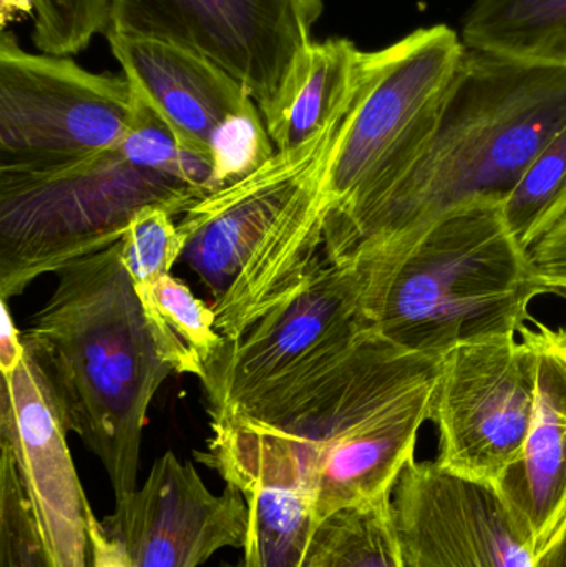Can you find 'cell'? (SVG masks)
<instances>
[{
    "instance_id": "obj_21",
    "label": "cell",
    "mask_w": 566,
    "mask_h": 567,
    "mask_svg": "<svg viewBox=\"0 0 566 567\" xmlns=\"http://www.w3.org/2000/svg\"><path fill=\"white\" fill-rule=\"evenodd\" d=\"M9 2H12L13 12L32 17V43L39 52L70 56L83 52L100 33H106L113 0Z\"/></svg>"
},
{
    "instance_id": "obj_9",
    "label": "cell",
    "mask_w": 566,
    "mask_h": 567,
    "mask_svg": "<svg viewBox=\"0 0 566 567\" xmlns=\"http://www.w3.org/2000/svg\"><path fill=\"white\" fill-rule=\"evenodd\" d=\"M405 567H535V551L491 483L412 460L391 496Z\"/></svg>"
},
{
    "instance_id": "obj_23",
    "label": "cell",
    "mask_w": 566,
    "mask_h": 567,
    "mask_svg": "<svg viewBox=\"0 0 566 567\" xmlns=\"http://www.w3.org/2000/svg\"><path fill=\"white\" fill-rule=\"evenodd\" d=\"M0 567H49L16 458L0 445Z\"/></svg>"
},
{
    "instance_id": "obj_24",
    "label": "cell",
    "mask_w": 566,
    "mask_h": 567,
    "mask_svg": "<svg viewBox=\"0 0 566 567\" xmlns=\"http://www.w3.org/2000/svg\"><path fill=\"white\" fill-rule=\"evenodd\" d=\"M531 258L552 293L566 289V216L531 249Z\"/></svg>"
},
{
    "instance_id": "obj_7",
    "label": "cell",
    "mask_w": 566,
    "mask_h": 567,
    "mask_svg": "<svg viewBox=\"0 0 566 567\" xmlns=\"http://www.w3.org/2000/svg\"><path fill=\"white\" fill-rule=\"evenodd\" d=\"M322 10V0H113L109 30L215 63L261 110L311 45Z\"/></svg>"
},
{
    "instance_id": "obj_14",
    "label": "cell",
    "mask_w": 566,
    "mask_h": 567,
    "mask_svg": "<svg viewBox=\"0 0 566 567\" xmlns=\"http://www.w3.org/2000/svg\"><path fill=\"white\" fill-rule=\"evenodd\" d=\"M105 35L123 75L186 152L212 163L226 135L263 118L248 90L215 63L169 43Z\"/></svg>"
},
{
    "instance_id": "obj_27",
    "label": "cell",
    "mask_w": 566,
    "mask_h": 567,
    "mask_svg": "<svg viewBox=\"0 0 566 567\" xmlns=\"http://www.w3.org/2000/svg\"><path fill=\"white\" fill-rule=\"evenodd\" d=\"M555 296L562 297V299L566 300V289H557L555 290Z\"/></svg>"
},
{
    "instance_id": "obj_3",
    "label": "cell",
    "mask_w": 566,
    "mask_h": 567,
    "mask_svg": "<svg viewBox=\"0 0 566 567\" xmlns=\"http://www.w3.org/2000/svg\"><path fill=\"white\" fill-rule=\"evenodd\" d=\"M56 278L22 332L23 346L49 379L66 430L100 460L120 502L138 488L146 415L173 369L146 322L120 243Z\"/></svg>"
},
{
    "instance_id": "obj_10",
    "label": "cell",
    "mask_w": 566,
    "mask_h": 567,
    "mask_svg": "<svg viewBox=\"0 0 566 567\" xmlns=\"http://www.w3.org/2000/svg\"><path fill=\"white\" fill-rule=\"evenodd\" d=\"M0 445L16 458L49 567H89V516L59 400L25 349L0 369Z\"/></svg>"
},
{
    "instance_id": "obj_25",
    "label": "cell",
    "mask_w": 566,
    "mask_h": 567,
    "mask_svg": "<svg viewBox=\"0 0 566 567\" xmlns=\"http://www.w3.org/2000/svg\"><path fill=\"white\" fill-rule=\"evenodd\" d=\"M89 538L90 567H133L125 548L106 533L93 509L89 516Z\"/></svg>"
},
{
    "instance_id": "obj_20",
    "label": "cell",
    "mask_w": 566,
    "mask_h": 567,
    "mask_svg": "<svg viewBox=\"0 0 566 567\" xmlns=\"http://www.w3.org/2000/svg\"><path fill=\"white\" fill-rule=\"evenodd\" d=\"M508 228L531 251L566 216V123L504 199Z\"/></svg>"
},
{
    "instance_id": "obj_19",
    "label": "cell",
    "mask_w": 566,
    "mask_h": 567,
    "mask_svg": "<svg viewBox=\"0 0 566 567\" xmlns=\"http://www.w3.org/2000/svg\"><path fill=\"white\" fill-rule=\"evenodd\" d=\"M305 567H405L391 498L348 506L321 519Z\"/></svg>"
},
{
    "instance_id": "obj_13",
    "label": "cell",
    "mask_w": 566,
    "mask_h": 567,
    "mask_svg": "<svg viewBox=\"0 0 566 567\" xmlns=\"http://www.w3.org/2000/svg\"><path fill=\"white\" fill-rule=\"evenodd\" d=\"M344 118L346 115L336 120L296 148L276 152L238 182L209 193L176 223L185 238L182 259L212 290L215 300L241 275L279 212L331 145Z\"/></svg>"
},
{
    "instance_id": "obj_8",
    "label": "cell",
    "mask_w": 566,
    "mask_h": 567,
    "mask_svg": "<svg viewBox=\"0 0 566 567\" xmlns=\"http://www.w3.org/2000/svg\"><path fill=\"white\" fill-rule=\"evenodd\" d=\"M537 365L534 347L517 336L465 343L442 357L431 405L442 468L474 482H501L531 432Z\"/></svg>"
},
{
    "instance_id": "obj_1",
    "label": "cell",
    "mask_w": 566,
    "mask_h": 567,
    "mask_svg": "<svg viewBox=\"0 0 566 567\" xmlns=\"http://www.w3.org/2000/svg\"><path fill=\"white\" fill-rule=\"evenodd\" d=\"M439 363L366 327L253 399L209 413L198 460L241 493H302L319 522L391 498L431 420Z\"/></svg>"
},
{
    "instance_id": "obj_22",
    "label": "cell",
    "mask_w": 566,
    "mask_h": 567,
    "mask_svg": "<svg viewBox=\"0 0 566 567\" xmlns=\"http://www.w3.org/2000/svg\"><path fill=\"white\" fill-rule=\"evenodd\" d=\"M185 238L162 208L143 209L120 241L122 262L136 293L146 292L183 258Z\"/></svg>"
},
{
    "instance_id": "obj_18",
    "label": "cell",
    "mask_w": 566,
    "mask_h": 567,
    "mask_svg": "<svg viewBox=\"0 0 566 567\" xmlns=\"http://www.w3.org/2000/svg\"><path fill=\"white\" fill-rule=\"evenodd\" d=\"M243 496L249 512L243 566L305 567L319 523L308 496L275 486H256Z\"/></svg>"
},
{
    "instance_id": "obj_6",
    "label": "cell",
    "mask_w": 566,
    "mask_h": 567,
    "mask_svg": "<svg viewBox=\"0 0 566 567\" xmlns=\"http://www.w3.org/2000/svg\"><path fill=\"white\" fill-rule=\"evenodd\" d=\"M138 95L125 75L0 40V166L72 162L123 142Z\"/></svg>"
},
{
    "instance_id": "obj_28",
    "label": "cell",
    "mask_w": 566,
    "mask_h": 567,
    "mask_svg": "<svg viewBox=\"0 0 566 567\" xmlns=\"http://www.w3.org/2000/svg\"><path fill=\"white\" fill-rule=\"evenodd\" d=\"M222 567H245V566H233V565H226V566H222Z\"/></svg>"
},
{
    "instance_id": "obj_11",
    "label": "cell",
    "mask_w": 566,
    "mask_h": 567,
    "mask_svg": "<svg viewBox=\"0 0 566 567\" xmlns=\"http://www.w3.org/2000/svg\"><path fill=\"white\" fill-rule=\"evenodd\" d=\"M361 297L362 271L354 259L315 272L241 339L228 340L218 362L206 369L202 382L209 413L253 399L309 357L369 327Z\"/></svg>"
},
{
    "instance_id": "obj_17",
    "label": "cell",
    "mask_w": 566,
    "mask_h": 567,
    "mask_svg": "<svg viewBox=\"0 0 566 567\" xmlns=\"http://www.w3.org/2000/svg\"><path fill=\"white\" fill-rule=\"evenodd\" d=\"M461 39L471 50L566 70V0H474Z\"/></svg>"
},
{
    "instance_id": "obj_12",
    "label": "cell",
    "mask_w": 566,
    "mask_h": 567,
    "mask_svg": "<svg viewBox=\"0 0 566 567\" xmlns=\"http://www.w3.org/2000/svg\"><path fill=\"white\" fill-rule=\"evenodd\" d=\"M102 523L133 567H199L222 549L245 548L249 512L236 486L215 495L193 463L166 452Z\"/></svg>"
},
{
    "instance_id": "obj_4",
    "label": "cell",
    "mask_w": 566,
    "mask_h": 567,
    "mask_svg": "<svg viewBox=\"0 0 566 567\" xmlns=\"http://www.w3.org/2000/svg\"><path fill=\"white\" fill-rule=\"evenodd\" d=\"M565 123V69L465 47L428 148L372 213L352 255L368 243L411 231L465 199L507 198Z\"/></svg>"
},
{
    "instance_id": "obj_15",
    "label": "cell",
    "mask_w": 566,
    "mask_h": 567,
    "mask_svg": "<svg viewBox=\"0 0 566 567\" xmlns=\"http://www.w3.org/2000/svg\"><path fill=\"white\" fill-rule=\"evenodd\" d=\"M534 323L518 332L537 353L534 420L521 458L495 486L538 553L566 519V329Z\"/></svg>"
},
{
    "instance_id": "obj_16",
    "label": "cell",
    "mask_w": 566,
    "mask_h": 567,
    "mask_svg": "<svg viewBox=\"0 0 566 567\" xmlns=\"http://www.w3.org/2000/svg\"><path fill=\"white\" fill-rule=\"evenodd\" d=\"M349 39L315 42L296 60L263 120L276 152L296 148L348 115L378 63Z\"/></svg>"
},
{
    "instance_id": "obj_5",
    "label": "cell",
    "mask_w": 566,
    "mask_h": 567,
    "mask_svg": "<svg viewBox=\"0 0 566 567\" xmlns=\"http://www.w3.org/2000/svg\"><path fill=\"white\" fill-rule=\"evenodd\" d=\"M206 195L143 165L123 142L72 162L0 166V300L119 245L143 209L183 216Z\"/></svg>"
},
{
    "instance_id": "obj_2",
    "label": "cell",
    "mask_w": 566,
    "mask_h": 567,
    "mask_svg": "<svg viewBox=\"0 0 566 567\" xmlns=\"http://www.w3.org/2000/svg\"><path fill=\"white\" fill-rule=\"evenodd\" d=\"M351 259L361 266L366 323L429 359L517 336L535 297L552 293L497 196L465 199L411 231L361 246Z\"/></svg>"
},
{
    "instance_id": "obj_26",
    "label": "cell",
    "mask_w": 566,
    "mask_h": 567,
    "mask_svg": "<svg viewBox=\"0 0 566 567\" xmlns=\"http://www.w3.org/2000/svg\"><path fill=\"white\" fill-rule=\"evenodd\" d=\"M535 567H566V519L535 556Z\"/></svg>"
}]
</instances>
